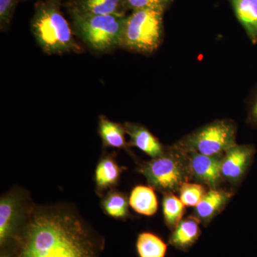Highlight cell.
<instances>
[{"mask_svg":"<svg viewBox=\"0 0 257 257\" xmlns=\"http://www.w3.org/2000/svg\"><path fill=\"white\" fill-rule=\"evenodd\" d=\"M184 153L187 158L190 175L211 189H216L222 179L221 172L222 157L207 156L194 152Z\"/></svg>","mask_w":257,"mask_h":257,"instance_id":"cell-8","label":"cell"},{"mask_svg":"<svg viewBox=\"0 0 257 257\" xmlns=\"http://www.w3.org/2000/svg\"><path fill=\"white\" fill-rule=\"evenodd\" d=\"M20 0H0V28L6 30L9 26L15 8Z\"/></svg>","mask_w":257,"mask_h":257,"instance_id":"cell-22","label":"cell"},{"mask_svg":"<svg viewBox=\"0 0 257 257\" xmlns=\"http://www.w3.org/2000/svg\"><path fill=\"white\" fill-rule=\"evenodd\" d=\"M180 200L184 206L187 207H197L205 195V189L202 185L199 184L188 183L186 182L179 189Z\"/></svg>","mask_w":257,"mask_h":257,"instance_id":"cell-21","label":"cell"},{"mask_svg":"<svg viewBox=\"0 0 257 257\" xmlns=\"http://www.w3.org/2000/svg\"><path fill=\"white\" fill-rule=\"evenodd\" d=\"M231 194L222 190L212 189L206 193L196 207V214L199 219L209 221L221 210L229 200Z\"/></svg>","mask_w":257,"mask_h":257,"instance_id":"cell-14","label":"cell"},{"mask_svg":"<svg viewBox=\"0 0 257 257\" xmlns=\"http://www.w3.org/2000/svg\"><path fill=\"white\" fill-rule=\"evenodd\" d=\"M125 131L130 137L128 145L138 147L152 158L164 155L163 147L147 128L134 123H125Z\"/></svg>","mask_w":257,"mask_h":257,"instance_id":"cell-10","label":"cell"},{"mask_svg":"<svg viewBox=\"0 0 257 257\" xmlns=\"http://www.w3.org/2000/svg\"><path fill=\"white\" fill-rule=\"evenodd\" d=\"M128 10H135L143 8H154V7H163L167 8V5L173 0H125Z\"/></svg>","mask_w":257,"mask_h":257,"instance_id":"cell-23","label":"cell"},{"mask_svg":"<svg viewBox=\"0 0 257 257\" xmlns=\"http://www.w3.org/2000/svg\"><path fill=\"white\" fill-rule=\"evenodd\" d=\"M60 7L61 0L39 2L32 19V34L39 46L48 55H62L81 50Z\"/></svg>","mask_w":257,"mask_h":257,"instance_id":"cell-2","label":"cell"},{"mask_svg":"<svg viewBox=\"0 0 257 257\" xmlns=\"http://www.w3.org/2000/svg\"><path fill=\"white\" fill-rule=\"evenodd\" d=\"M165 9L154 7L133 11L126 18L121 47L140 53L155 52L162 42Z\"/></svg>","mask_w":257,"mask_h":257,"instance_id":"cell-4","label":"cell"},{"mask_svg":"<svg viewBox=\"0 0 257 257\" xmlns=\"http://www.w3.org/2000/svg\"><path fill=\"white\" fill-rule=\"evenodd\" d=\"M99 133L104 147L124 149L127 146L124 125L113 122L105 116L99 117Z\"/></svg>","mask_w":257,"mask_h":257,"instance_id":"cell-17","label":"cell"},{"mask_svg":"<svg viewBox=\"0 0 257 257\" xmlns=\"http://www.w3.org/2000/svg\"><path fill=\"white\" fill-rule=\"evenodd\" d=\"M13 239L15 257H99L101 249L82 221L66 211L32 213Z\"/></svg>","mask_w":257,"mask_h":257,"instance_id":"cell-1","label":"cell"},{"mask_svg":"<svg viewBox=\"0 0 257 257\" xmlns=\"http://www.w3.org/2000/svg\"><path fill=\"white\" fill-rule=\"evenodd\" d=\"M163 214L166 224L171 229H175L176 226L182 221L184 213V205L180 199H178L172 193L165 194L162 203Z\"/></svg>","mask_w":257,"mask_h":257,"instance_id":"cell-19","label":"cell"},{"mask_svg":"<svg viewBox=\"0 0 257 257\" xmlns=\"http://www.w3.org/2000/svg\"><path fill=\"white\" fill-rule=\"evenodd\" d=\"M101 206L111 217L120 219L128 215V201L122 193L110 191L103 199Z\"/></svg>","mask_w":257,"mask_h":257,"instance_id":"cell-20","label":"cell"},{"mask_svg":"<svg viewBox=\"0 0 257 257\" xmlns=\"http://www.w3.org/2000/svg\"><path fill=\"white\" fill-rule=\"evenodd\" d=\"M122 170V167L118 165L111 155L103 157L99 161L95 171V182L97 189L104 190L112 187L119 181Z\"/></svg>","mask_w":257,"mask_h":257,"instance_id":"cell-16","label":"cell"},{"mask_svg":"<svg viewBox=\"0 0 257 257\" xmlns=\"http://www.w3.org/2000/svg\"><path fill=\"white\" fill-rule=\"evenodd\" d=\"M0 257H13V256H11V255L9 254V253H7L5 252H2L1 256H0Z\"/></svg>","mask_w":257,"mask_h":257,"instance_id":"cell-25","label":"cell"},{"mask_svg":"<svg viewBox=\"0 0 257 257\" xmlns=\"http://www.w3.org/2000/svg\"><path fill=\"white\" fill-rule=\"evenodd\" d=\"M199 219L189 217L179 223L173 229L170 239V244L182 251H187L200 236Z\"/></svg>","mask_w":257,"mask_h":257,"instance_id":"cell-11","label":"cell"},{"mask_svg":"<svg viewBox=\"0 0 257 257\" xmlns=\"http://www.w3.org/2000/svg\"><path fill=\"white\" fill-rule=\"evenodd\" d=\"M130 204L134 210L145 216H152L157 212L158 202L152 187L138 186L132 191Z\"/></svg>","mask_w":257,"mask_h":257,"instance_id":"cell-15","label":"cell"},{"mask_svg":"<svg viewBox=\"0 0 257 257\" xmlns=\"http://www.w3.org/2000/svg\"><path fill=\"white\" fill-rule=\"evenodd\" d=\"M74 8L86 14L125 16V0H78Z\"/></svg>","mask_w":257,"mask_h":257,"instance_id":"cell-12","label":"cell"},{"mask_svg":"<svg viewBox=\"0 0 257 257\" xmlns=\"http://www.w3.org/2000/svg\"><path fill=\"white\" fill-rule=\"evenodd\" d=\"M136 246L140 257H165L167 251V243L150 232L139 235Z\"/></svg>","mask_w":257,"mask_h":257,"instance_id":"cell-18","label":"cell"},{"mask_svg":"<svg viewBox=\"0 0 257 257\" xmlns=\"http://www.w3.org/2000/svg\"><path fill=\"white\" fill-rule=\"evenodd\" d=\"M74 30L89 48L106 52L121 46L126 16L86 14L70 10Z\"/></svg>","mask_w":257,"mask_h":257,"instance_id":"cell-3","label":"cell"},{"mask_svg":"<svg viewBox=\"0 0 257 257\" xmlns=\"http://www.w3.org/2000/svg\"><path fill=\"white\" fill-rule=\"evenodd\" d=\"M175 151L152 158L140 167L149 184L165 194L180 189L190 175L185 154L177 149Z\"/></svg>","mask_w":257,"mask_h":257,"instance_id":"cell-5","label":"cell"},{"mask_svg":"<svg viewBox=\"0 0 257 257\" xmlns=\"http://www.w3.org/2000/svg\"><path fill=\"white\" fill-rule=\"evenodd\" d=\"M21 205L14 194H7L0 200V244L4 247L18 232Z\"/></svg>","mask_w":257,"mask_h":257,"instance_id":"cell-9","label":"cell"},{"mask_svg":"<svg viewBox=\"0 0 257 257\" xmlns=\"http://www.w3.org/2000/svg\"><path fill=\"white\" fill-rule=\"evenodd\" d=\"M248 121L257 127V90L253 96L248 112Z\"/></svg>","mask_w":257,"mask_h":257,"instance_id":"cell-24","label":"cell"},{"mask_svg":"<svg viewBox=\"0 0 257 257\" xmlns=\"http://www.w3.org/2000/svg\"><path fill=\"white\" fill-rule=\"evenodd\" d=\"M236 18L250 41L257 43V0H231Z\"/></svg>","mask_w":257,"mask_h":257,"instance_id":"cell-13","label":"cell"},{"mask_svg":"<svg viewBox=\"0 0 257 257\" xmlns=\"http://www.w3.org/2000/svg\"><path fill=\"white\" fill-rule=\"evenodd\" d=\"M255 154L251 145L231 147L221 157V172L222 178L230 182H239L247 172Z\"/></svg>","mask_w":257,"mask_h":257,"instance_id":"cell-7","label":"cell"},{"mask_svg":"<svg viewBox=\"0 0 257 257\" xmlns=\"http://www.w3.org/2000/svg\"><path fill=\"white\" fill-rule=\"evenodd\" d=\"M236 145L235 125L226 120H219L188 135L177 144L176 149L184 152L222 157L225 152Z\"/></svg>","mask_w":257,"mask_h":257,"instance_id":"cell-6","label":"cell"}]
</instances>
